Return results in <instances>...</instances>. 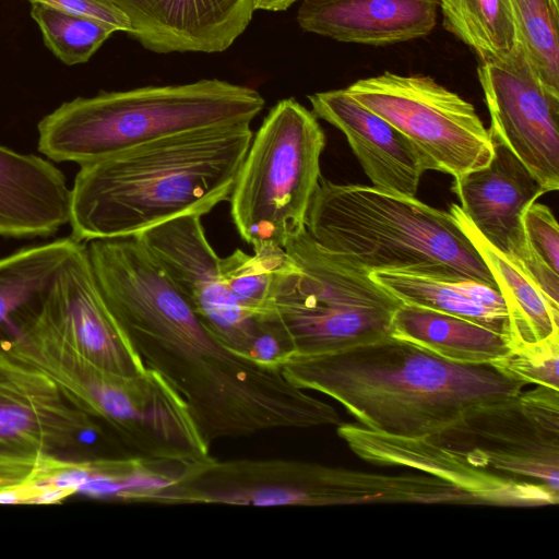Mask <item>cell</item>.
<instances>
[{
    "label": "cell",
    "mask_w": 559,
    "mask_h": 559,
    "mask_svg": "<svg viewBox=\"0 0 559 559\" xmlns=\"http://www.w3.org/2000/svg\"><path fill=\"white\" fill-rule=\"evenodd\" d=\"M325 142L318 117L295 98L271 108L252 136L228 200L234 224L253 250L284 248L306 228Z\"/></svg>",
    "instance_id": "obj_8"
},
{
    "label": "cell",
    "mask_w": 559,
    "mask_h": 559,
    "mask_svg": "<svg viewBox=\"0 0 559 559\" xmlns=\"http://www.w3.org/2000/svg\"><path fill=\"white\" fill-rule=\"evenodd\" d=\"M345 90L411 142L425 171L457 178L492 157L489 129L474 106L430 76L384 72Z\"/></svg>",
    "instance_id": "obj_10"
},
{
    "label": "cell",
    "mask_w": 559,
    "mask_h": 559,
    "mask_svg": "<svg viewBox=\"0 0 559 559\" xmlns=\"http://www.w3.org/2000/svg\"><path fill=\"white\" fill-rule=\"evenodd\" d=\"M523 46L540 81L559 94L558 0H509Z\"/></svg>",
    "instance_id": "obj_27"
},
{
    "label": "cell",
    "mask_w": 559,
    "mask_h": 559,
    "mask_svg": "<svg viewBox=\"0 0 559 559\" xmlns=\"http://www.w3.org/2000/svg\"><path fill=\"white\" fill-rule=\"evenodd\" d=\"M39 316L73 350L104 370L134 376L147 368L107 308L83 242L59 269Z\"/></svg>",
    "instance_id": "obj_16"
},
{
    "label": "cell",
    "mask_w": 559,
    "mask_h": 559,
    "mask_svg": "<svg viewBox=\"0 0 559 559\" xmlns=\"http://www.w3.org/2000/svg\"><path fill=\"white\" fill-rule=\"evenodd\" d=\"M253 132L202 128L80 166L69 224L76 241L134 237L228 201Z\"/></svg>",
    "instance_id": "obj_3"
},
{
    "label": "cell",
    "mask_w": 559,
    "mask_h": 559,
    "mask_svg": "<svg viewBox=\"0 0 559 559\" xmlns=\"http://www.w3.org/2000/svg\"><path fill=\"white\" fill-rule=\"evenodd\" d=\"M371 276L403 304L456 316L509 338L506 304L500 292L488 285L403 272H372Z\"/></svg>",
    "instance_id": "obj_23"
},
{
    "label": "cell",
    "mask_w": 559,
    "mask_h": 559,
    "mask_svg": "<svg viewBox=\"0 0 559 559\" xmlns=\"http://www.w3.org/2000/svg\"><path fill=\"white\" fill-rule=\"evenodd\" d=\"M336 427L337 436L361 460L378 466L423 472L452 485L474 504L540 507L559 501V492L539 484L481 472L425 437H396L356 424L341 423Z\"/></svg>",
    "instance_id": "obj_15"
},
{
    "label": "cell",
    "mask_w": 559,
    "mask_h": 559,
    "mask_svg": "<svg viewBox=\"0 0 559 559\" xmlns=\"http://www.w3.org/2000/svg\"><path fill=\"white\" fill-rule=\"evenodd\" d=\"M79 245L66 237L0 258V337L43 304L59 269Z\"/></svg>",
    "instance_id": "obj_24"
},
{
    "label": "cell",
    "mask_w": 559,
    "mask_h": 559,
    "mask_svg": "<svg viewBox=\"0 0 559 559\" xmlns=\"http://www.w3.org/2000/svg\"><path fill=\"white\" fill-rule=\"evenodd\" d=\"M391 336L457 364H486L509 353V338L473 321L402 304L393 314Z\"/></svg>",
    "instance_id": "obj_21"
},
{
    "label": "cell",
    "mask_w": 559,
    "mask_h": 559,
    "mask_svg": "<svg viewBox=\"0 0 559 559\" xmlns=\"http://www.w3.org/2000/svg\"><path fill=\"white\" fill-rule=\"evenodd\" d=\"M32 17L46 46L66 64L86 62L114 33L105 24L41 2H32Z\"/></svg>",
    "instance_id": "obj_28"
},
{
    "label": "cell",
    "mask_w": 559,
    "mask_h": 559,
    "mask_svg": "<svg viewBox=\"0 0 559 559\" xmlns=\"http://www.w3.org/2000/svg\"><path fill=\"white\" fill-rule=\"evenodd\" d=\"M298 0H253L254 10L285 11Z\"/></svg>",
    "instance_id": "obj_32"
},
{
    "label": "cell",
    "mask_w": 559,
    "mask_h": 559,
    "mask_svg": "<svg viewBox=\"0 0 559 559\" xmlns=\"http://www.w3.org/2000/svg\"><path fill=\"white\" fill-rule=\"evenodd\" d=\"M394 475L283 459L213 456L195 464L155 504L328 507L392 503Z\"/></svg>",
    "instance_id": "obj_9"
},
{
    "label": "cell",
    "mask_w": 559,
    "mask_h": 559,
    "mask_svg": "<svg viewBox=\"0 0 559 559\" xmlns=\"http://www.w3.org/2000/svg\"><path fill=\"white\" fill-rule=\"evenodd\" d=\"M425 438L481 472L559 492V390L536 385L471 409Z\"/></svg>",
    "instance_id": "obj_11"
},
{
    "label": "cell",
    "mask_w": 559,
    "mask_h": 559,
    "mask_svg": "<svg viewBox=\"0 0 559 559\" xmlns=\"http://www.w3.org/2000/svg\"><path fill=\"white\" fill-rule=\"evenodd\" d=\"M134 238L162 266L205 326L233 353L243 357L258 323L227 292L221 258L205 236L201 216L177 217Z\"/></svg>",
    "instance_id": "obj_14"
},
{
    "label": "cell",
    "mask_w": 559,
    "mask_h": 559,
    "mask_svg": "<svg viewBox=\"0 0 559 559\" xmlns=\"http://www.w3.org/2000/svg\"><path fill=\"white\" fill-rule=\"evenodd\" d=\"M253 251L249 255L238 249L221 258V274L234 301L259 319L269 311L280 280L294 263L282 247L263 246Z\"/></svg>",
    "instance_id": "obj_26"
},
{
    "label": "cell",
    "mask_w": 559,
    "mask_h": 559,
    "mask_svg": "<svg viewBox=\"0 0 559 559\" xmlns=\"http://www.w3.org/2000/svg\"><path fill=\"white\" fill-rule=\"evenodd\" d=\"M128 19L146 49L222 52L249 25L253 0H108Z\"/></svg>",
    "instance_id": "obj_17"
},
{
    "label": "cell",
    "mask_w": 559,
    "mask_h": 559,
    "mask_svg": "<svg viewBox=\"0 0 559 559\" xmlns=\"http://www.w3.org/2000/svg\"><path fill=\"white\" fill-rule=\"evenodd\" d=\"M264 104L258 91L217 79L76 97L38 122V151L81 166L202 128L250 124Z\"/></svg>",
    "instance_id": "obj_5"
},
{
    "label": "cell",
    "mask_w": 559,
    "mask_h": 559,
    "mask_svg": "<svg viewBox=\"0 0 559 559\" xmlns=\"http://www.w3.org/2000/svg\"><path fill=\"white\" fill-rule=\"evenodd\" d=\"M478 79L490 129L546 193L559 189V94L538 78L518 40L507 55L481 61Z\"/></svg>",
    "instance_id": "obj_13"
},
{
    "label": "cell",
    "mask_w": 559,
    "mask_h": 559,
    "mask_svg": "<svg viewBox=\"0 0 559 559\" xmlns=\"http://www.w3.org/2000/svg\"><path fill=\"white\" fill-rule=\"evenodd\" d=\"M293 385L340 403L364 427L429 437L466 412L515 399L526 386L493 364H457L391 335L334 353L292 354Z\"/></svg>",
    "instance_id": "obj_2"
},
{
    "label": "cell",
    "mask_w": 559,
    "mask_h": 559,
    "mask_svg": "<svg viewBox=\"0 0 559 559\" xmlns=\"http://www.w3.org/2000/svg\"><path fill=\"white\" fill-rule=\"evenodd\" d=\"M444 27L481 61L509 53L518 43L509 0H438Z\"/></svg>",
    "instance_id": "obj_25"
},
{
    "label": "cell",
    "mask_w": 559,
    "mask_h": 559,
    "mask_svg": "<svg viewBox=\"0 0 559 559\" xmlns=\"http://www.w3.org/2000/svg\"><path fill=\"white\" fill-rule=\"evenodd\" d=\"M41 2L56 9L98 21L114 32L131 31L127 16L108 0H29Z\"/></svg>",
    "instance_id": "obj_31"
},
{
    "label": "cell",
    "mask_w": 559,
    "mask_h": 559,
    "mask_svg": "<svg viewBox=\"0 0 559 559\" xmlns=\"http://www.w3.org/2000/svg\"><path fill=\"white\" fill-rule=\"evenodd\" d=\"M106 428L38 370L0 347V502L55 503L64 454L98 448Z\"/></svg>",
    "instance_id": "obj_7"
},
{
    "label": "cell",
    "mask_w": 559,
    "mask_h": 559,
    "mask_svg": "<svg viewBox=\"0 0 559 559\" xmlns=\"http://www.w3.org/2000/svg\"><path fill=\"white\" fill-rule=\"evenodd\" d=\"M449 212L481 254L503 298L509 319L510 348L559 335V307L551 304L531 277L480 236L460 205L452 203Z\"/></svg>",
    "instance_id": "obj_22"
},
{
    "label": "cell",
    "mask_w": 559,
    "mask_h": 559,
    "mask_svg": "<svg viewBox=\"0 0 559 559\" xmlns=\"http://www.w3.org/2000/svg\"><path fill=\"white\" fill-rule=\"evenodd\" d=\"M70 209L71 189L59 168L0 145V236L49 237L69 224Z\"/></svg>",
    "instance_id": "obj_20"
},
{
    "label": "cell",
    "mask_w": 559,
    "mask_h": 559,
    "mask_svg": "<svg viewBox=\"0 0 559 559\" xmlns=\"http://www.w3.org/2000/svg\"><path fill=\"white\" fill-rule=\"evenodd\" d=\"M306 229L323 249L372 272H403L498 286L450 212L415 197L321 178Z\"/></svg>",
    "instance_id": "obj_4"
},
{
    "label": "cell",
    "mask_w": 559,
    "mask_h": 559,
    "mask_svg": "<svg viewBox=\"0 0 559 559\" xmlns=\"http://www.w3.org/2000/svg\"><path fill=\"white\" fill-rule=\"evenodd\" d=\"M312 112L346 138L372 187L415 197L425 173L411 142L391 123L353 98L345 88L308 96Z\"/></svg>",
    "instance_id": "obj_18"
},
{
    "label": "cell",
    "mask_w": 559,
    "mask_h": 559,
    "mask_svg": "<svg viewBox=\"0 0 559 559\" xmlns=\"http://www.w3.org/2000/svg\"><path fill=\"white\" fill-rule=\"evenodd\" d=\"M559 335L534 344L511 347L508 354L492 361L508 377L525 384L559 390Z\"/></svg>",
    "instance_id": "obj_29"
},
{
    "label": "cell",
    "mask_w": 559,
    "mask_h": 559,
    "mask_svg": "<svg viewBox=\"0 0 559 559\" xmlns=\"http://www.w3.org/2000/svg\"><path fill=\"white\" fill-rule=\"evenodd\" d=\"M523 228L533 252L559 274V227L550 209L533 202L523 214Z\"/></svg>",
    "instance_id": "obj_30"
},
{
    "label": "cell",
    "mask_w": 559,
    "mask_h": 559,
    "mask_svg": "<svg viewBox=\"0 0 559 559\" xmlns=\"http://www.w3.org/2000/svg\"><path fill=\"white\" fill-rule=\"evenodd\" d=\"M86 251L120 331L183 399L210 447L219 439L342 423L332 405L293 385L280 369L226 347L134 237L92 240Z\"/></svg>",
    "instance_id": "obj_1"
},
{
    "label": "cell",
    "mask_w": 559,
    "mask_h": 559,
    "mask_svg": "<svg viewBox=\"0 0 559 559\" xmlns=\"http://www.w3.org/2000/svg\"><path fill=\"white\" fill-rule=\"evenodd\" d=\"M438 0H304L299 26L342 43L373 46L424 37L437 23Z\"/></svg>",
    "instance_id": "obj_19"
},
{
    "label": "cell",
    "mask_w": 559,
    "mask_h": 559,
    "mask_svg": "<svg viewBox=\"0 0 559 559\" xmlns=\"http://www.w3.org/2000/svg\"><path fill=\"white\" fill-rule=\"evenodd\" d=\"M293 267L280 280L264 321L288 340L294 354L344 350L391 335L403 304L364 267L323 249L302 229L284 246Z\"/></svg>",
    "instance_id": "obj_6"
},
{
    "label": "cell",
    "mask_w": 559,
    "mask_h": 559,
    "mask_svg": "<svg viewBox=\"0 0 559 559\" xmlns=\"http://www.w3.org/2000/svg\"><path fill=\"white\" fill-rule=\"evenodd\" d=\"M493 154L483 168L453 178L451 190L480 236L520 267L559 307V274L530 247L523 214L546 191L527 167L489 128Z\"/></svg>",
    "instance_id": "obj_12"
}]
</instances>
